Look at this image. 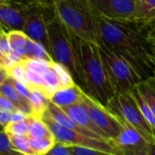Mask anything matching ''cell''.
Returning <instances> with one entry per match:
<instances>
[{
	"label": "cell",
	"instance_id": "cell-25",
	"mask_svg": "<svg viewBox=\"0 0 155 155\" xmlns=\"http://www.w3.org/2000/svg\"><path fill=\"white\" fill-rule=\"evenodd\" d=\"M8 71V77H10L11 79H13L14 81L28 87H29V83L28 81H27L26 79V70H25V68L23 67V65L20 63V64H17L15 66H13L12 68H10L9 69L7 70Z\"/></svg>",
	"mask_w": 155,
	"mask_h": 155
},
{
	"label": "cell",
	"instance_id": "cell-8",
	"mask_svg": "<svg viewBox=\"0 0 155 155\" xmlns=\"http://www.w3.org/2000/svg\"><path fill=\"white\" fill-rule=\"evenodd\" d=\"M94 13L107 20L135 24V0H88Z\"/></svg>",
	"mask_w": 155,
	"mask_h": 155
},
{
	"label": "cell",
	"instance_id": "cell-29",
	"mask_svg": "<svg viewBox=\"0 0 155 155\" xmlns=\"http://www.w3.org/2000/svg\"><path fill=\"white\" fill-rule=\"evenodd\" d=\"M10 78V77H9ZM11 79V78H10ZM11 81L13 83V86L15 87L16 91H18V93L19 94V96L26 101L28 102V97H29V94H30V89L16 81H14L13 79H11Z\"/></svg>",
	"mask_w": 155,
	"mask_h": 155
},
{
	"label": "cell",
	"instance_id": "cell-19",
	"mask_svg": "<svg viewBox=\"0 0 155 155\" xmlns=\"http://www.w3.org/2000/svg\"><path fill=\"white\" fill-rule=\"evenodd\" d=\"M137 87L155 116V77L151 76L148 78Z\"/></svg>",
	"mask_w": 155,
	"mask_h": 155
},
{
	"label": "cell",
	"instance_id": "cell-11",
	"mask_svg": "<svg viewBox=\"0 0 155 155\" xmlns=\"http://www.w3.org/2000/svg\"><path fill=\"white\" fill-rule=\"evenodd\" d=\"M28 11L8 4L0 5V26L3 31L7 34L23 31Z\"/></svg>",
	"mask_w": 155,
	"mask_h": 155
},
{
	"label": "cell",
	"instance_id": "cell-9",
	"mask_svg": "<svg viewBox=\"0 0 155 155\" xmlns=\"http://www.w3.org/2000/svg\"><path fill=\"white\" fill-rule=\"evenodd\" d=\"M83 103L87 107L91 120L110 140H115L123 129L121 123L101 103L92 100L86 93L83 94Z\"/></svg>",
	"mask_w": 155,
	"mask_h": 155
},
{
	"label": "cell",
	"instance_id": "cell-28",
	"mask_svg": "<svg viewBox=\"0 0 155 155\" xmlns=\"http://www.w3.org/2000/svg\"><path fill=\"white\" fill-rule=\"evenodd\" d=\"M68 148H69V150L72 153V155H116V154L110 153L107 151H102V150L87 148V147L68 145Z\"/></svg>",
	"mask_w": 155,
	"mask_h": 155
},
{
	"label": "cell",
	"instance_id": "cell-12",
	"mask_svg": "<svg viewBox=\"0 0 155 155\" xmlns=\"http://www.w3.org/2000/svg\"><path fill=\"white\" fill-rule=\"evenodd\" d=\"M78 125H80L81 127L89 130L96 134H98L99 136H101V138H103L105 140L110 141L105 135L102 133V131L97 127V125L93 122V120H91V117L90 115V112L87 109V107L85 106V104L83 103V101H81L79 103H76L74 105H71L69 107H66L62 109Z\"/></svg>",
	"mask_w": 155,
	"mask_h": 155
},
{
	"label": "cell",
	"instance_id": "cell-32",
	"mask_svg": "<svg viewBox=\"0 0 155 155\" xmlns=\"http://www.w3.org/2000/svg\"><path fill=\"white\" fill-rule=\"evenodd\" d=\"M28 116L29 115L16 109L14 111L10 112V122H19V121L25 120Z\"/></svg>",
	"mask_w": 155,
	"mask_h": 155
},
{
	"label": "cell",
	"instance_id": "cell-30",
	"mask_svg": "<svg viewBox=\"0 0 155 155\" xmlns=\"http://www.w3.org/2000/svg\"><path fill=\"white\" fill-rule=\"evenodd\" d=\"M53 155H72V153L69 150L68 145L63 144V143H58L56 142L51 150L48 152Z\"/></svg>",
	"mask_w": 155,
	"mask_h": 155
},
{
	"label": "cell",
	"instance_id": "cell-16",
	"mask_svg": "<svg viewBox=\"0 0 155 155\" xmlns=\"http://www.w3.org/2000/svg\"><path fill=\"white\" fill-rule=\"evenodd\" d=\"M50 100L48 96L39 89H30V94L28 97V103L31 110V115L37 118H41L44 112L47 110Z\"/></svg>",
	"mask_w": 155,
	"mask_h": 155
},
{
	"label": "cell",
	"instance_id": "cell-35",
	"mask_svg": "<svg viewBox=\"0 0 155 155\" xmlns=\"http://www.w3.org/2000/svg\"><path fill=\"white\" fill-rule=\"evenodd\" d=\"M8 77V71L6 69L2 68H0V85H1L5 81V80L7 79Z\"/></svg>",
	"mask_w": 155,
	"mask_h": 155
},
{
	"label": "cell",
	"instance_id": "cell-38",
	"mask_svg": "<svg viewBox=\"0 0 155 155\" xmlns=\"http://www.w3.org/2000/svg\"><path fill=\"white\" fill-rule=\"evenodd\" d=\"M154 64H155V61H154ZM153 76L155 77V67H154V69H153Z\"/></svg>",
	"mask_w": 155,
	"mask_h": 155
},
{
	"label": "cell",
	"instance_id": "cell-3",
	"mask_svg": "<svg viewBox=\"0 0 155 155\" xmlns=\"http://www.w3.org/2000/svg\"><path fill=\"white\" fill-rule=\"evenodd\" d=\"M56 18L81 39L99 45L96 15L88 0H50Z\"/></svg>",
	"mask_w": 155,
	"mask_h": 155
},
{
	"label": "cell",
	"instance_id": "cell-15",
	"mask_svg": "<svg viewBox=\"0 0 155 155\" xmlns=\"http://www.w3.org/2000/svg\"><path fill=\"white\" fill-rule=\"evenodd\" d=\"M8 38L11 48L22 56L25 59L30 58L35 41L30 39L23 31H12L8 33Z\"/></svg>",
	"mask_w": 155,
	"mask_h": 155
},
{
	"label": "cell",
	"instance_id": "cell-13",
	"mask_svg": "<svg viewBox=\"0 0 155 155\" xmlns=\"http://www.w3.org/2000/svg\"><path fill=\"white\" fill-rule=\"evenodd\" d=\"M47 112L56 122H58V124H60L61 126H63L65 128H68L69 130H72L74 131H77L79 133H81L83 135H86L88 137H91V138H93V139H96L99 140H105L103 138H101L98 134H96L89 130H86V129L81 127L80 125H78L61 108L58 107L51 101L48 103ZM105 141H107V140H105Z\"/></svg>",
	"mask_w": 155,
	"mask_h": 155
},
{
	"label": "cell",
	"instance_id": "cell-40",
	"mask_svg": "<svg viewBox=\"0 0 155 155\" xmlns=\"http://www.w3.org/2000/svg\"><path fill=\"white\" fill-rule=\"evenodd\" d=\"M19 155H24V154H19Z\"/></svg>",
	"mask_w": 155,
	"mask_h": 155
},
{
	"label": "cell",
	"instance_id": "cell-10",
	"mask_svg": "<svg viewBox=\"0 0 155 155\" xmlns=\"http://www.w3.org/2000/svg\"><path fill=\"white\" fill-rule=\"evenodd\" d=\"M111 143L119 155H149L151 145L134 129L127 126H123L120 136Z\"/></svg>",
	"mask_w": 155,
	"mask_h": 155
},
{
	"label": "cell",
	"instance_id": "cell-27",
	"mask_svg": "<svg viewBox=\"0 0 155 155\" xmlns=\"http://www.w3.org/2000/svg\"><path fill=\"white\" fill-rule=\"evenodd\" d=\"M20 153L13 150L9 136L7 132H0V155H19Z\"/></svg>",
	"mask_w": 155,
	"mask_h": 155
},
{
	"label": "cell",
	"instance_id": "cell-37",
	"mask_svg": "<svg viewBox=\"0 0 155 155\" xmlns=\"http://www.w3.org/2000/svg\"><path fill=\"white\" fill-rule=\"evenodd\" d=\"M4 130H5V128L0 125V132H1V131H4Z\"/></svg>",
	"mask_w": 155,
	"mask_h": 155
},
{
	"label": "cell",
	"instance_id": "cell-2",
	"mask_svg": "<svg viewBox=\"0 0 155 155\" xmlns=\"http://www.w3.org/2000/svg\"><path fill=\"white\" fill-rule=\"evenodd\" d=\"M73 34V33H72ZM86 85V94L106 107L115 96V91L103 66L99 47L74 35Z\"/></svg>",
	"mask_w": 155,
	"mask_h": 155
},
{
	"label": "cell",
	"instance_id": "cell-39",
	"mask_svg": "<svg viewBox=\"0 0 155 155\" xmlns=\"http://www.w3.org/2000/svg\"><path fill=\"white\" fill-rule=\"evenodd\" d=\"M45 155H53V154H50V153H47V154H45Z\"/></svg>",
	"mask_w": 155,
	"mask_h": 155
},
{
	"label": "cell",
	"instance_id": "cell-31",
	"mask_svg": "<svg viewBox=\"0 0 155 155\" xmlns=\"http://www.w3.org/2000/svg\"><path fill=\"white\" fill-rule=\"evenodd\" d=\"M16 109H17L16 105L10 100H8L7 97L3 96L2 94H0V110L12 112Z\"/></svg>",
	"mask_w": 155,
	"mask_h": 155
},
{
	"label": "cell",
	"instance_id": "cell-20",
	"mask_svg": "<svg viewBox=\"0 0 155 155\" xmlns=\"http://www.w3.org/2000/svg\"><path fill=\"white\" fill-rule=\"evenodd\" d=\"M28 137L29 139H34V140L45 139V138L54 139L48 127L45 124V122L41 120V118H37L34 116H32V120L30 123Z\"/></svg>",
	"mask_w": 155,
	"mask_h": 155
},
{
	"label": "cell",
	"instance_id": "cell-1",
	"mask_svg": "<svg viewBox=\"0 0 155 155\" xmlns=\"http://www.w3.org/2000/svg\"><path fill=\"white\" fill-rule=\"evenodd\" d=\"M96 20L100 42L134 59L153 76L155 54L135 24L114 22L97 15Z\"/></svg>",
	"mask_w": 155,
	"mask_h": 155
},
{
	"label": "cell",
	"instance_id": "cell-17",
	"mask_svg": "<svg viewBox=\"0 0 155 155\" xmlns=\"http://www.w3.org/2000/svg\"><path fill=\"white\" fill-rule=\"evenodd\" d=\"M136 26L142 25L155 17V0H135Z\"/></svg>",
	"mask_w": 155,
	"mask_h": 155
},
{
	"label": "cell",
	"instance_id": "cell-4",
	"mask_svg": "<svg viewBox=\"0 0 155 155\" xmlns=\"http://www.w3.org/2000/svg\"><path fill=\"white\" fill-rule=\"evenodd\" d=\"M100 55L116 94L130 91L151 77L137 61L100 42Z\"/></svg>",
	"mask_w": 155,
	"mask_h": 155
},
{
	"label": "cell",
	"instance_id": "cell-34",
	"mask_svg": "<svg viewBox=\"0 0 155 155\" xmlns=\"http://www.w3.org/2000/svg\"><path fill=\"white\" fill-rule=\"evenodd\" d=\"M10 122V112L0 110V125L2 127H6Z\"/></svg>",
	"mask_w": 155,
	"mask_h": 155
},
{
	"label": "cell",
	"instance_id": "cell-24",
	"mask_svg": "<svg viewBox=\"0 0 155 155\" xmlns=\"http://www.w3.org/2000/svg\"><path fill=\"white\" fill-rule=\"evenodd\" d=\"M55 139H29V144L35 155H45L48 153L55 145Z\"/></svg>",
	"mask_w": 155,
	"mask_h": 155
},
{
	"label": "cell",
	"instance_id": "cell-5",
	"mask_svg": "<svg viewBox=\"0 0 155 155\" xmlns=\"http://www.w3.org/2000/svg\"><path fill=\"white\" fill-rule=\"evenodd\" d=\"M49 55L53 61L68 69L75 84L86 93L83 71L75 41L68 29L59 22L55 14L47 20Z\"/></svg>",
	"mask_w": 155,
	"mask_h": 155
},
{
	"label": "cell",
	"instance_id": "cell-7",
	"mask_svg": "<svg viewBox=\"0 0 155 155\" xmlns=\"http://www.w3.org/2000/svg\"><path fill=\"white\" fill-rule=\"evenodd\" d=\"M41 120L45 122V124L48 127L49 130L51 131L55 141L58 143H63L66 145L70 146H80V147H87L91 149H96L102 151H107L110 153H113L119 155L117 149L112 145L111 142H108L105 140H99L68 128H65L56 122L47 112L41 117Z\"/></svg>",
	"mask_w": 155,
	"mask_h": 155
},
{
	"label": "cell",
	"instance_id": "cell-6",
	"mask_svg": "<svg viewBox=\"0 0 155 155\" xmlns=\"http://www.w3.org/2000/svg\"><path fill=\"white\" fill-rule=\"evenodd\" d=\"M122 126L134 129L148 142L155 143L150 126L143 117L130 91L116 94L105 107Z\"/></svg>",
	"mask_w": 155,
	"mask_h": 155
},
{
	"label": "cell",
	"instance_id": "cell-26",
	"mask_svg": "<svg viewBox=\"0 0 155 155\" xmlns=\"http://www.w3.org/2000/svg\"><path fill=\"white\" fill-rule=\"evenodd\" d=\"M23 65V67L25 68L28 69H31L37 72H39L41 74L44 73V71L49 68L51 62L48 61H45V60H41V59H35V58H27L25 60H23V62L21 63Z\"/></svg>",
	"mask_w": 155,
	"mask_h": 155
},
{
	"label": "cell",
	"instance_id": "cell-36",
	"mask_svg": "<svg viewBox=\"0 0 155 155\" xmlns=\"http://www.w3.org/2000/svg\"><path fill=\"white\" fill-rule=\"evenodd\" d=\"M149 155H155V143L150 145V150Z\"/></svg>",
	"mask_w": 155,
	"mask_h": 155
},
{
	"label": "cell",
	"instance_id": "cell-22",
	"mask_svg": "<svg viewBox=\"0 0 155 155\" xmlns=\"http://www.w3.org/2000/svg\"><path fill=\"white\" fill-rule=\"evenodd\" d=\"M136 27L155 54V17L146 23Z\"/></svg>",
	"mask_w": 155,
	"mask_h": 155
},
{
	"label": "cell",
	"instance_id": "cell-14",
	"mask_svg": "<svg viewBox=\"0 0 155 155\" xmlns=\"http://www.w3.org/2000/svg\"><path fill=\"white\" fill-rule=\"evenodd\" d=\"M84 93L85 92L79 86L74 84L70 87L61 88L57 91L50 98V101L58 107L63 109L81 102Z\"/></svg>",
	"mask_w": 155,
	"mask_h": 155
},
{
	"label": "cell",
	"instance_id": "cell-18",
	"mask_svg": "<svg viewBox=\"0 0 155 155\" xmlns=\"http://www.w3.org/2000/svg\"><path fill=\"white\" fill-rule=\"evenodd\" d=\"M130 93L132 94L133 98L135 99L136 102L138 103V106H139V108H140L143 117L145 118L146 121L150 126L152 133H153V136H154V139H155V116L153 115L150 106L148 105L147 101L143 98L142 94L140 92V91H139L137 86L130 91Z\"/></svg>",
	"mask_w": 155,
	"mask_h": 155
},
{
	"label": "cell",
	"instance_id": "cell-21",
	"mask_svg": "<svg viewBox=\"0 0 155 155\" xmlns=\"http://www.w3.org/2000/svg\"><path fill=\"white\" fill-rule=\"evenodd\" d=\"M8 136L14 150L24 155H35L30 147L29 138L28 137V135L25 136L8 135Z\"/></svg>",
	"mask_w": 155,
	"mask_h": 155
},
{
	"label": "cell",
	"instance_id": "cell-23",
	"mask_svg": "<svg viewBox=\"0 0 155 155\" xmlns=\"http://www.w3.org/2000/svg\"><path fill=\"white\" fill-rule=\"evenodd\" d=\"M31 120H32V115H29L25 120L19 122H9L8 125L5 127V132H7L8 135H17V136L28 135Z\"/></svg>",
	"mask_w": 155,
	"mask_h": 155
},
{
	"label": "cell",
	"instance_id": "cell-33",
	"mask_svg": "<svg viewBox=\"0 0 155 155\" xmlns=\"http://www.w3.org/2000/svg\"><path fill=\"white\" fill-rule=\"evenodd\" d=\"M21 1L34 8H43L51 6L50 0H21Z\"/></svg>",
	"mask_w": 155,
	"mask_h": 155
}]
</instances>
